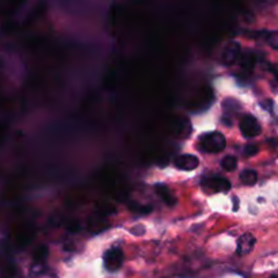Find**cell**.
I'll return each mask as SVG.
<instances>
[{"label": "cell", "mask_w": 278, "mask_h": 278, "mask_svg": "<svg viewBox=\"0 0 278 278\" xmlns=\"http://www.w3.org/2000/svg\"><path fill=\"white\" fill-rule=\"evenodd\" d=\"M241 65L243 69L246 71H251L255 65V57H254L253 53H250V52H246L243 55H241Z\"/></svg>", "instance_id": "11"}, {"label": "cell", "mask_w": 278, "mask_h": 278, "mask_svg": "<svg viewBox=\"0 0 278 278\" xmlns=\"http://www.w3.org/2000/svg\"><path fill=\"white\" fill-rule=\"evenodd\" d=\"M48 253H49V251H48V247H45V246H41V247H38L37 251L34 253V259L38 262L44 261V259L48 257Z\"/></svg>", "instance_id": "14"}, {"label": "cell", "mask_w": 278, "mask_h": 278, "mask_svg": "<svg viewBox=\"0 0 278 278\" xmlns=\"http://www.w3.org/2000/svg\"><path fill=\"white\" fill-rule=\"evenodd\" d=\"M270 71L273 72V75L275 76V79L278 81V64H274V65H271V67H270Z\"/></svg>", "instance_id": "17"}, {"label": "cell", "mask_w": 278, "mask_h": 278, "mask_svg": "<svg viewBox=\"0 0 278 278\" xmlns=\"http://www.w3.org/2000/svg\"><path fill=\"white\" fill-rule=\"evenodd\" d=\"M258 151H259L258 145H255V144H249V145L245 148V155L246 156H254V155H257Z\"/></svg>", "instance_id": "15"}, {"label": "cell", "mask_w": 278, "mask_h": 278, "mask_svg": "<svg viewBox=\"0 0 278 278\" xmlns=\"http://www.w3.org/2000/svg\"><path fill=\"white\" fill-rule=\"evenodd\" d=\"M106 228H107V223H106L103 216L97 215L90 219V229H91V232H101L106 229Z\"/></svg>", "instance_id": "9"}, {"label": "cell", "mask_w": 278, "mask_h": 278, "mask_svg": "<svg viewBox=\"0 0 278 278\" xmlns=\"http://www.w3.org/2000/svg\"><path fill=\"white\" fill-rule=\"evenodd\" d=\"M271 278H277V277H271Z\"/></svg>", "instance_id": "19"}, {"label": "cell", "mask_w": 278, "mask_h": 278, "mask_svg": "<svg viewBox=\"0 0 278 278\" xmlns=\"http://www.w3.org/2000/svg\"><path fill=\"white\" fill-rule=\"evenodd\" d=\"M225 137L219 132H212L200 137V147L207 152H221L225 148Z\"/></svg>", "instance_id": "1"}, {"label": "cell", "mask_w": 278, "mask_h": 278, "mask_svg": "<svg viewBox=\"0 0 278 278\" xmlns=\"http://www.w3.org/2000/svg\"><path fill=\"white\" fill-rule=\"evenodd\" d=\"M105 266L106 269L109 271H115L118 270L124 263V253L123 250L118 249V247H114V249H110L109 251L105 253Z\"/></svg>", "instance_id": "3"}, {"label": "cell", "mask_w": 278, "mask_h": 278, "mask_svg": "<svg viewBox=\"0 0 278 278\" xmlns=\"http://www.w3.org/2000/svg\"><path fill=\"white\" fill-rule=\"evenodd\" d=\"M200 165V161H198L197 156L194 155H179L175 159V166H177L179 170H183V171H191V170H195Z\"/></svg>", "instance_id": "4"}, {"label": "cell", "mask_w": 278, "mask_h": 278, "mask_svg": "<svg viewBox=\"0 0 278 278\" xmlns=\"http://www.w3.org/2000/svg\"><path fill=\"white\" fill-rule=\"evenodd\" d=\"M205 183L215 191H229L231 190V182L225 178H212Z\"/></svg>", "instance_id": "7"}, {"label": "cell", "mask_w": 278, "mask_h": 278, "mask_svg": "<svg viewBox=\"0 0 278 278\" xmlns=\"http://www.w3.org/2000/svg\"><path fill=\"white\" fill-rule=\"evenodd\" d=\"M221 166H223L224 170H227V171H233L237 167V159H236L235 156H225L221 162Z\"/></svg>", "instance_id": "12"}, {"label": "cell", "mask_w": 278, "mask_h": 278, "mask_svg": "<svg viewBox=\"0 0 278 278\" xmlns=\"http://www.w3.org/2000/svg\"><path fill=\"white\" fill-rule=\"evenodd\" d=\"M254 245H255V237L251 233H245L243 236L239 237L237 245H236V253L239 255H247L251 253Z\"/></svg>", "instance_id": "6"}, {"label": "cell", "mask_w": 278, "mask_h": 278, "mask_svg": "<svg viewBox=\"0 0 278 278\" xmlns=\"http://www.w3.org/2000/svg\"><path fill=\"white\" fill-rule=\"evenodd\" d=\"M266 43L269 44L273 49H278V31H269L265 33Z\"/></svg>", "instance_id": "13"}, {"label": "cell", "mask_w": 278, "mask_h": 278, "mask_svg": "<svg viewBox=\"0 0 278 278\" xmlns=\"http://www.w3.org/2000/svg\"><path fill=\"white\" fill-rule=\"evenodd\" d=\"M68 229H69V231H72V232H73V231L77 232L79 229H81V224H79V223H71V224H69V228H68Z\"/></svg>", "instance_id": "16"}, {"label": "cell", "mask_w": 278, "mask_h": 278, "mask_svg": "<svg viewBox=\"0 0 278 278\" xmlns=\"http://www.w3.org/2000/svg\"><path fill=\"white\" fill-rule=\"evenodd\" d=\"M237 59H241V45L235 43V41H232L224 49L223 61L227 65H232V64L237 61Z\"/></svg>", "instance_id": "5"}, {"label": "cell", "mask_w": 278, "mask_h": 278, "mask_svg": "<svg viewBox=\"0 0 278 278\" xmlns=\"http://www.w3.org/2000/svg\"><path fill=\"white\" fill-rule=\"evenodd\" d=\"M239 127H241L242 135L245 137H249V139L257 137L261 133V125L254 115H245L241 120Z\"/></svg>", "instance_id": "2"}, {"label": "cell", "mask_w": 278, "mask_h": 278, "mask_svg": "<svg viewBox=\"0 0 278 278\" xmlns=\"http://www.w3.org/2000/svg\"><path fill=\"white\" fill-rule=\"evenodd\" d=\"M131 232H132V233H136V235H139V233H144L143 225H139V229H135V228H132Z\"/></svg>", "instance_id": "18"}, {"label": "cell", "mask_w": 278, "mask_h": 278, "mask_svg": "<svg viewBox=\"0 0 278 278\" xmlns=\"http://www.w3.org/2000/svg\"><path fill=\"white\" fill-rule=\"evenodd\" d=\"M155 190L156 193H157V195L165 201L167 205H170V207H173L174 204H175V198H174L173 193H171V190L167 187V186L165 185H156L155 186Z\"/></svg>", "instance_id": "8"}, {"label": "cell", "mask_w": 278, "mask_h": 278, "mask_svg": "<svg viewBox=\"0 0 278 278\" xmlns=\"http://www.w3.org/2000/svg\"><path fill=\"white\" fill-rule=\"evenodd\" d=\"M241 181L243 182L245 185H255L258 181V174L255 173L254 170H243L241 173Z\"/></svg>", "instance_id": "10"}]
</instances>
